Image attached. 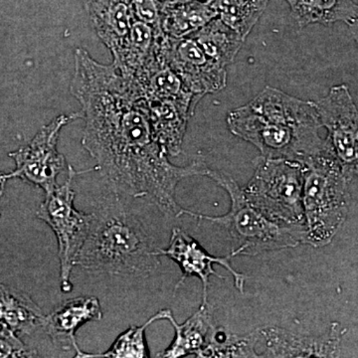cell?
Here are the masks:
<instances>
[{"label":"cell","mask_w":358,"mask_h":358,"mask_svg":"<svg viewBox=\"0 0 358 358\" xmlns=\"http://www.w3.org/2000/svg\"><path fill=\"white\" fill-rule=\"evenodd\" d=\"M70 91L82 108V145L112 192L150 199L164 213L183 216L185 208L176 199L178 183L205 176L208 166L202 157L187 166L169 162L152 134L136 82L113 63L102 64L77 48Z\"/></svg>","instance_id":"cell-1"},{"label":"cell","mask_w":358,"mask_h":358,"mask_svg":"<svg viewBox=\"0 0 358 358\" xmlns=\"http://www.w3.org/2000/svg\"><path fill=\"white\" fill-rule=\"evenodd\" d=\"M231 134L273 159L306 160L326 150L319 115L312 101L266 87L246 105L227 115Z\"/></svg>","instance_id":"cell-2"},{"label":"cell","mask_w":358,"mask_h":358,"mask_svg":"<svg viewBox=\"0 0 358 358\" xmlns=\"http://www.w3.org/2000/svg\"><path fill=\"white\" fill-rule=\"evenodd\" d=\"M93 212L88 237L78 254L76 266L89 272L145 277L160 265L152 238L119 195Z\"/></svg>","instance_id":"cell-3"},{"label":"cell","mask_w":358,"mask_h":358,"mask_svg":"<svg viewBox=\"0 0 358 358\" xmlns=\"http://www.w3.org/2000/svg\"><path fill=\"white\" fill-rule=\"evenodd\" d=\"M305 244L327 246L345 222L357 187V169L343 166L327 150L303 162Z\"/></svg>","instance_id":"cell-4"},{"label":"cell","mask_w":358,"mask_h":358,"mask_svg":"<svg viewBox=\"0 0 358 358\" xmlns=\"http://www.w3.org/2000/svg\"><path fill=\"white\" fill-rule=\"evenodd\" d=\"M205 176L215 181L229 194V212L221 216H208L185 209L183 215L217 224L227 231L232 239V258L256 256L305 244V225H289L268 218L250 203L243 188L228 174L208 167Z\"/></svg>","instance_id":"cell-5"},{"label":"cell","mask_w":358,"mask_h":358,"mask_svg":"<svg viewBox=\"0 0 358 358\" xmlns=\"http://www.w3.org/2000/svg\"><path fill=\"white\" fill-rule=\"evenodd\" d=\"M253 166V176L243 188L250 203L275 222L305 225L303 164L260 155Z\"/></svg>","instance_id":"cell-6"},{"label":"cell","mask_w":358,"mask_h":358,"mask_svg":"<svg viewBox=\"0 0 358 358\" xmlns=\"http://www.w3.org/2000/svg\"><path fill=\"white\" fill-rule=\"evenodd\" d=\"M78 173L72 166H68L65 182L47 193L36 213L37 217L44 221L57 238L61 289L66 294L72 291L71 274L76 266L78 254L88 237L94 217L93 213H85L75 207L76 193L72 185Z\"/></svg>","instance_id":"cell-7"},{"label":"cell","mask_w":358,"mask_h":358,"mask_svg":"<svg viewBox=\"0 0 358 358\" xmlns=\"http://www.w3.org/2000/svg\"><path fill=\"white\" fill-rule=\"evenodd\" d=\"M81 113L60 115L41 128L24 147L10 152L15 169L8 173L9 179L20 178L25 182L50 193L58 185V176L66 169L64 155L57 150L59 136L66 124L81 119Z\"/></svg>","instance_id":"cell-8"},{"label":"cell","mask_w":358,"mask_h":358,"mask_svg":"<svg viewBox=\"0 0 358 358\" xmlns=\"http://www.w3.org/2000/svg\"><path fill=\"white\" fill-rule=\"evenodd\" d=\"M312 103L327 131V150L343 166L358 171V112L348 85L331 87L327 96Z\"/></svg>","instance_id":"cell-9"},{"label":"cell","mask_w":358,"mask_h":358,"mask_svg":"<svg viewBox=\"0 0 358 358\" xmlns=\"http://www.w3.org/2000/svg\"><path fill=\"white\" fill-rule=\"evenodd\" d=\"M160 56L195 95L203 96L227 86V71L211 60L192 36L173 38L162 33Z\"/></svg>","instance_id":"cell-10"},{"label":"cell","mask_w":358,"mask_h":358,"mask_svg":"<svg viewBox=\"0 0 358 358\" xmlns=\"http://www.w3.org/2000/svg\"><path fill=\"white\" fill-rule=\"evenodd\" d=\"M255 357H338L345 329L334 322L320 336L294 334L280 327L252 331Z\"/></svg>","instance_id":"cell-11"},{"label":"cell","mask_w":358,"mask_h":358,"mask_svg":"<svg viewBox=\"0 0 358 358\" xmlns=\"http://www.w3.org/2000/svg\"><path fill=\"white\" fill-rule=\"evenodd\" d=\"M157 256H166L178 264L182 275L176 287V292L179 287L185 282L187 278L196 275L203 286V296H202L201 307L208 306V287L209 279L211 275L224 279L223 275H218L213 268V264H220L226 270L229 271L234 278L235 287L239 289L240 293H244L245 281L248 279L247 275L237 272L231 265L230 260L232 257H214L210 255L189 234L180 228H173L171 232V243L166 249H157L155 252Z\"/></svg>","instance_id":"cell-12"},{"label":"cell","mask_w":358,"mask_h":358,"mask_svg":"<svg viewBox=\"0 0 358 358\" xmlns=\"http://www.w3.org/2000/svg\"><path fill=\"white\" fill-rule=\"evenodd\" d=\"M103 310L96 296H78L63 301L45 315L42 329L54 345L64 350H80L76 341L78 329L91 322L102 320Z\"/></svg>","instance_id":"cell-13"},{"label":"cell","mask_w":358,"mask_h":358,"mask_svg":"<svg viewBox=\"0 0 358 358\" xmlns=\"http://www.w3.org/2000/svg\"><path fill=\"white\" fill-rule=\"evenodd\" d=\"M92 28L115 54L128 38L134 20L131 0H86Z\"/></svg>","instance_id":"cell-14"},{"label":"cell","mask_w":358,"mask_h":358,"mask_svg":"<svg viewBox=\"0 0 358 358\" xmlns=\"http://www.w3.org/2000/svg\"><path fill=\"white\" fill-rule=\"evenodd\" d=\"M143 99L155 141L167 157H178L182 152L186 129L192 117L171 101L152 96Z\"/></svg>","instance_id":"cell-15"},{"label":"cell","mask_w":358,"mask_h":358,"mask_svg":"<svg viewBox=\"0 0 358 358\" xmlns=\"http://www.w3.org/2000/svg\"><path fill=\"white\" fill-rule=\"evenodd\" d=\"M209 308V305L200 307L196 313H193L189 319L181 324L176 322L173 313L167 308L166 320L173 327L176 336L171 345L164 352H159L157 357L178 358L194 355L195 357H199L200 352L208 341L212 329L215 327Z\"/></svg>","instance_id":"cell-16"},{"label":"cell","mask_w":358,"mask_h":358,"mask_svg":"<svg viewBox=\"0 0 358 358\" xmlns=\"http://www.w3.org/2000/svg\"><path fill=\"white\" fill-rule=\"evenodd\" d=\"M299 27L312 24L329 26L343 22L357 24L358 6L355 0H285Z\"/></svg>","instance_id":"cell-17"},{"label":"cell","mask_w":358,"mask_h":358,"mask_svg":"<svg viewBox=\"0 0 358 358\" xmlns=\"http://www.w3.org/2000/svg\"><path fill=\"white\" fill-rule=\"evenodd\" d=\"M45 315L24 292L0 284V322L16 334H32L41 327Z\"/></svg>","instance_id":"cell-18"},{"label":"cell","mask_w":358,"mask_h":358,"mask_svg":"<svg viewBox=\"0 0 358 358\" xmlns=\"http://www.w3.org/2000/svg\"><path fill=\"white\" fill-rule=\"evenodd\" d=\"M217 17L206 1L190 0L167 4L160 13L159 28L173 38H182L196 32L209 21Z\"/></svg>","instance_id":"cell-19"},{"label":"cell","mask_w":358,"mask_h":358,"mask_svg":"<svg viewBox=\"0 0 358 358\" xmlns=\"http://www.w3.org/2000/svg\"><path fill=\"white\" fill-rule=\"evenodd\" d=\"M204 53L221 67L227 68L239 53L245 39L218 17L189 35Z\"/></svg>","instance_id":"cell-20"},{"label":"cell","mask_w":358,"mask_h":358,"mask_svg":"<svg viewBox=\"0 0 358 358\" xmlns=\"http://www.w3.org/2000/svg\"><path fill=\"white\" fill-rule=\"evenodd\" d=\"M270 0H207L219 20L243 39L248 37Z\"/></svg>","instance_id":"cell-21"},{"label":"cell","mask_w":358,"mask_h":358,"mask_svg":"<svg viewBox=\"0 0 358 358\" xmlns=\"http://www.w3.org/2000/svg\"><path fill=\"white\" fill-rule=\"evenodd\" d=\"M166 310H159L152 315L143 326H131L120 334L107 352L100 355L84 352L80 348L75 357L87 358H145L150 357L145 331L150 324L159 320H166Z\"/></svg>","instance_id":"cell-22"},{"label":"cell","mask_w":358,"mask_h":358,"mask_svg":"<svg viewBox=\"0 0 358 358\" xmlns=\"http://www.w3.org/2000/svg\"><path fill=\"white\" fill-rule=\"evenodd\" d=\"M199 357H255L253 334L238 336L215 327Z\"/></svg>","instance_id":"cell-23"},{"label":"cell","mask_w":358,"mask_h":358,"mask_svg":"<svg viewBox=\"0 0 358 358\" xmlns=\"http://www.w3.org/2000/svg\"><path fill=\"white\" fill-rule=\"evenodd\" d=\"M36 352L30 350L17 334L0 322V358L33 357Z\"/></svg>","instance_id":"cell-24"},{"label":"cell","mask_w":358,"mask_h":358,"mask_svg":"<svg viewBox=\"0 0 358 358\" xmlns=\"http://www.w3.org/2000/svg\"><path fill=\"white\" fill-rule=\"evenodd\" d=\"M8 173H0V199L3 195L4 188H6V181L8 180Z\"/></svg>","instance_id":"cell-25"},{"label":"cell","mask_w":358,"mask_h":358,"mask_svg":"<svg viewBox=\"0 0 358 358\" xmlns=\"http://www.w3.org/2000/svg\"><path fill=\"white\" fill-rule=\"evenodd\" d=\"M190 1V0H160L162 7L167 4L179 3V2ZM200 1H207V0H200Z\"/></svg>","instance_id":"cell-26"}]
</instances>
